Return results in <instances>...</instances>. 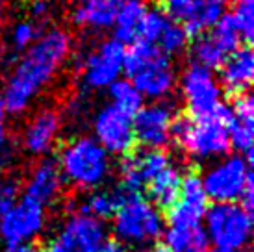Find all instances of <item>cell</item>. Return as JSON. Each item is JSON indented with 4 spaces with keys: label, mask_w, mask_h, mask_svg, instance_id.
<instances>
[{
    "label": "cell",
    "mask_w": 254,
    "mask_h": 252,
    "mask_svg": "<svg viewBox=\"0 0 254 252\" xmlns=\"http://www.w3.org/2000/svg\"><path fill=\"white\" fill-rule=\"evenodd\" d=\"M72 54V37L65 28L52 26L39 34L34 45L22 52L4 82L0 102L7 113L22 115L49 87Z\"/></svg>",
    "instance_id": "cell-1"
},
{
    "label": "cell",
    "mask_w": 254,
    "mask_h": 252,
    "mask_svg": "<svg viewBox=\"0 0 254 252\" xmlns=\"http://www.w3.org/2000/svg\"><path fill=\"white\" fill-rule=\"evenodd\" d=\"M123 70L130 74V82L139 95L154 102L165 100L177 87V70L171 58L162 54L152 43H130V49L125 50Z\"/></svg>",
    "instance_id": "cell-2"
},
{
    "label": "cell",
    "mask_w": 254,
    "mask_h": 252,
    "mask_svg": "<svg viewBox=\"0 0 254 252\" xmlns=\"http://www.w3.org/2000/svg\"><path fill=\"white\" fill-rule=\"evenodd\" d=\"M64 182L78 191H95L106 184L112 173V160L91 135H78L67 141L58 158Z\"/></svg>",
    "instance_id": "cell-3"
},
{
    "label": "cell",
    "mask_w": 254,
    "mask_h": 252,
    "mask_svg": "<svg viewBox=\"0 0 254 252\" xmlns=\"http://www.w3.org/2000/svg\"><path fill=\"white\" fill-rule=\"evenodd\" d=\"M112 219L115 238L128 249L154 245L165 232L162 210L139 195L125 196Z\"/></svg>",
    "instance_id": "cell-4"
},
{
    "label": "cell",
    "mask_w": 254,
    "mask_h": 252,
    "mask_svg": "<svg viewBox=\"0 0 254 252\" xmlns=\"http://www.w3.org/2000/svg\"><path fill=\"white\" fill-rule=\"evenodd\" d=\"M206 196L215 204L240 202L251 211L253 208V175L249 158L226 154L213 161L200 176Z\"/></svg>",
    "instance_id": "cell-5"
},
{
    "label": "cell",
    "mask_w": 254,
    "mask_h": 252,
    "mask_svg": "<svg viewBox=\"0 0 254 252\" xmlns=\"http://www.w3.org/2000/svg\"><path fill=\"white\" fill-rule=\"evenodd\" d=\"M173 139L188 152L190 158L197 161L219 160L230 150L226 121L219 117L202 121L175 117L171 125V141Z\"/></svg>",
    "instance_id": "cell-6"
},
{
    "label": "cell",
    "mask_w": 254,
    "mask_h": 252,
    "mask_svg": "<svg viewBox=\"0 0 254 252\" xmlns=\"http://www.w3.org/2000/svg\"><path fill=\"white\" fill-rule=\"evenodd\" d=\"M184 106L190 113V119H225L228 117V106L223 102V87L212 70L190 65L178 80Z\"/></svg>",
    "instance_id": "cell-7"
},
{
    "label": "cell",
    "mask_w": 254,
    "mask_h": 252,
    "mask_svg": "<svg viewBox=\"0 0 254 252\" xmlns=\"http://www.w3.org/2000/svg\"><path fill=\"white\" fill-rule=\"evenodd\" d=\"M204 232L215 249L241 252L253 236V215L240 202L213 204L206 210Z\"/></svg>",
    "instance_id": "cell-8"
},
{
    "label": "cell",
    "mask_w": 254,
    "mask_h": 252,
    "mask_svg": "<svg viewBox=\"0 0 254 252\" xmlns=\"http://www.w3.org/2000/svg\"><path fill=\"white\" fill-rule=\"evenodd\" d=\"M125 45L115 37L100 41L97 47L80 52L74 67H78L82 87L87 91H104L117 82L125 63Z\"/></svg>",
    "instance_id": "cell-9"
},
{
    "label": "cell",
    "mask_w": 254,
    "mask_h": 252,
    "mask_svg": "<svg viewBox=\"0 0 254 252\" xmlns=\"http://www.w3.org/2000/svg\"><path fill=\"white\" fill-rule=\"evenodd\" d=\"M93 139L110 156H128L135 147L134 115L113 104L99 108L91 121Z\"/></svg>",
    "instance_id": "cell-10"
},
{
    "label": "cell",
    "mask_w": 254,
    "mask_h": 252,
    "mask_svg": "<svg viewBox=\"0 0 254 252\" xmlns=\"http://www.w3.org/2000/svg\"><path fill=\"white\" fill-rule=\"evenodd\" d=\"M47 226V210L30 196H22L11 206L0 223V238L7 247L32 243Z\"/></svg>",
    "instance_id": "cell-11"
},
{
    "label": "cell",
    "mask_w": 254,
    "mask_h": 252,
    "mask_svg": "<svg viewBox=\"0 0 254 252\" xmlns=\"http://www.w3.org/2000/svg\"><path fill=\"white\" fill-rule=\"evenodd\" d=\"M56 241L67 252H100L108 243V228L104 221L80 210L65 219Z\"/></svg>",
    "instance_id": "cell-12"
},
{
    "label": "cell",
    "mask_w": 254,
    "mask_h": 252,
    "mask_svg": "<svg viewBox=\"0 0 254 252\" xmlns=\"http://www.w3.org/2000/svg\"><path fill=\"white\" fill-rule=\"evenodd\" d=\"M64 117L56 108H39L30 115L21 132V147L34 158H47L62 137Z\"/></svg>",
    "instance_id": "cell-13"
},
{
    "label": "cell",
    "mask_w": 254,
    "mask_h": 252,
    "mask_svg": "<svg viewBox=\"0 0 254 252\" xmlns=\"http://www.w3.org/2000/svg\"><path fill=\"white\" fill-rule=\"evenodd\" d=\"M175 121V110L169 102L160 100L141 106L134 113L135 143L147 150H163L171 143V125Z\"/></svg>",
    "instance_id": "cell-14"
},
{
    "label": "cell",
    "mask_w": 254,
    "mask_h": 252,
    "mask_svg": "<svg viewBox=\"0 0 254 252\" xmlns=\"http://www.w3.org/2000/svg\"><path fill=\"white\" fill-rule=\"evenodd\" d=\"M208 210V196L200 176L188 173L182 178V188L177 202L169 208L171 226H200Z\"/></svg>",
    "instance_id": "cell-15"
},
{
    "label": "cell",
    "mask_w": 254,
    "mask_h": 252,
    "mask_svg": "<svg viewBox=\"0 0 254 252\" xmlns=\"http://www.w3.org/2000/svg\"><path fill=\"white\" fill-rule=\"evenodd\" d=\"M171 158L163 150H141L130 154L121 165V176H123V186L127 193L137 195V191L147 188L148 182L154 178L160 171L169 167Z\"/></svg>",
    "instance_id": "cell-16"
},
{
    "label": "cell",
    "mask_w": 254,
    "mask_h": 252,
    "mask_svg": "<svg viewBox=\"0 0 254 252\" xmlns=\"http://www.w3.org/2000/svg\"><path fill=\"white\" fill-rule=\"evenodd\" d=\"M226 130L230 147L249 158L254 145V100L249 93L238 95L234 104L228 108Z\"/></svg>",
    "instance_id": "cell-17"
},
{
    "label": "cell",
    "mask_w": 254,
    "mask_h": 252,
    "mask_svg": "<svg viewBox=\"0 0 254 252\" xmlns=\"http://www.w3.org/2000/svg\"><path fill=\"white\" fill-rule=\"evenodd\" d=\"M127 0H74L71 22L87 32H106L113 28L115 17Z\"/></svg>",
    "instance_id": "cell-18"
},
{
    "label": "cell",
    "mask_w": 254,
    "mask_h": 252,
    "mask_svg": "<svg viewBox=\"0 0 254 252\" xmlns=\"http://www.w3.org/2000/svg\"><path fill=\"white\" fill-rule=\"evenodd\" d=\"M64 184L65 182L56 161L50 158H43L28 173L24 189H26V196L34 198L41 206H49L62 196Z\"/></svg>",
    "instance_id": "cell-19"
},
{
    "label": "cell",
    "mask_w": 254,
    "mask_h": 252,
    "mask_svg": "<svg viewBox=\"0 0 254 252\" xmlns=\"http://www.w3.org/2000/svg\"><path fill=\"white\" fill-rule=\"evenodd\" d=\"M254 78V54L249 47H240L228 54L223 65L219 67V84L232 95L249 93Z\"/></svg>",
    "instance_id": "cell-20"
},
{
    "label": "cell",
    "mask_w": 254,
    "mask_h": 252,
    "mask_svg": "<svg viewBox=\"0 0 254 252\" xmlns=\"http://www.w3.org/2000/svg\"><path fill=\"white\" fill-rule=\"evenodd\" d=\"M182 171L171 163L169 167H165L160 171L158 175L148 182V196L150 202L154 204L156 208H167L169 210L173 204L177 202L178 195H180V188H182Z\"/></svg>",
    "instance_id": "cell-21"
},
{
    "label": "cell",
    "mask_w": 254,
    "mask_h": 252,
    "mask_svg": "<svg viewBox=\"0 0 254 252\" xmlns=\"http://www.w3.org/2000/svg\"><path fill=\"white\" fill-rule=\"evenodd\" d=\"M163 236L169 252H208L212 245L202 226H171Z\"/></svg>",
    "instance_id": "cell-22"
},
{
    "label": "cell",
    "mask_w": 254,
    "mask_h": 252,
    "mask_svg": "<svg viewBox=\"0 0 254 252\" xmlns=\"http://www.w3.org/2000/svg\"><path fill=\"white\" fill-rule=\"evenodd\" d=\"M225 13L223 4L217 2H210V0H197L195 6L191 7L188 15L184 17V30L188 32V35H204L217 24V21Z\"/></svg>",
    "instance_id": "cell-23"
},
{
    "label": "cell",
    "mask_w": 254,
    "mask_h": 252,
    "mask_svg": "<svg viewBox=\"0 0 254 252\" xmlns=\"http://www.w3.org/2000/svg\"><path fill=\"white\" fill-rule=\"evenodd\" d=\"M147 2L145 0H127L119 13L115 17L113 22V30H115V39L125 43L137 41V30L141 24V19L145 11H147Z\"/></svg>",
    "instance_id": "cell-24"
},
{
    "label": "cell",
    "mask_w": 254,
    "mask_h": 252,
    "mask_svg": "<svg viewBox=\"0 0 254 252\" xmlns=\"http://www.w3.org/2000/svg\"><path fill=\"white\" fill-rule=\"evenodd\" d=\"M226 56L228 54L215 41V37L210 32L195 37V41L191 43L190 47L191 65H198V67H204L208 70L219 69L223 65V62L226 60Z\"/></svg>",
    "instance_id": "cell-25"
},
{
    "label": "cell",
    "mask_w": 254,
    "mask_h": 252,
    "mask_svg": "<svg viewBox=\"0 0 254 252\" xmlns=\"http://www.w3.org/2000/svg\"><path fill=\"white\" fill-rule=\"evenodd\" d=\"M127 195H132V193H127L123 188L95 189L91 195L85 198L84 211L93 215V217L100 219V221H106V219L113 217V213L117 211V208L121 206L123 198Z\"/></svg>",
    "instance_id": "cell-26"
},
{
    "label": "cell",
    "mask_w": 254,
    "mask_h": 252,
    "mask_svg": "<svg viewBox=\"0 0 254 252\" xmlns=\"http://www.w3.org/2000/svg\"><path fill=\"white\" fill-rule=\"evenodd\" d=\"M108 93H110V98L115 108H119L123 112L134 115L135 112H139L143 106V97L139 95V91L134 87V84L130 80H123L119 78L117 82H113L110 87H108Z\"/></svg>",
    "instance_id": "cell-27"
},
{
    "label": "cell",
    "mask_w": 254,
    "mask_h": 252,
    "mask_svg": "<svg viewBox=\"0 0 254 252\" xmlns=\"http://www.w3.org/2000/svg\"><path fill=\"white\" fill-rule=\"evenodd\" d=\"M188 41H190V35L184 30L182 24L169 19V22L165 24V28L156 41V47L162 54H165L167 58H173L182 54L184 50L188 49Z\"/></svg>",
    "instance_id": "cell-28"
},
{
    "label": "cell",
    "mask_w": 254,
    "mask_h": 252,
    "mask_svg": "<svg viewBox=\"0 0 254 252\" xmlns=\"http://www.w3.org/2000/svg\"><path fill=\"white\" fill-rule=\"evenodd\" d=\"M210 34L215 37V41L223 47L226 54H232L236 49H240L243 39H241L240 35V30L238 26L234 24L232 21V15L230 13H223V17L217 21V24L212 28Z\"/></svg>",
    "instance_id": "cell-29"
},
{
    "label": "cell",
    "mask_w": 254,
    "mask_h": 252,
    "mask_svg": "<svg viewBox=\"0 0 254 252\" xmlns=\"http://www.w3.org/2000/svg\"><path fill=\"white\" fill-rule=\"evenodd\" d=\"M169 22V17L163 13L158 7H147V11L143 15L139 30H137V41L152 43L156 45L160 34L163 32L165 24Z\"/></svg>",
    "instance_id": "cell-30"
},
{
    "label": "cell",
    "mask_w": 254,
    "mask_h": 252,
    "mask_svg": "<svg viewBox=\"0 0 254 252\" xmlns=\"http://www.w3.org/2000/svg\"><path fill=\"white\" fill-rule=\"evenodd\" d=\"M37 37H39V26L36 22H32L30 19H21V21L11 24L9 34H7V41L13 50L24 52L34 45Z\"/></svg>",
    "instance_id": "cell-31"
},
{
    "label": "cell",
    "mask_w": 254,
    "mask_h": 252,
    "mask_svg": "<svg viewBox=\"0 0 254 252\" xmlns=\"http://www.w3.org/2000/svg\"><path fill=\"white\" fill-rule=\"evenodd\" d=\"M230 15L234 24L240 30L241 39L249 43L254 34V0H236Z\"/></svg>",
    "instance_id": "cell-32"
},
{
    "label": "cell",
    "mask_w": 254,
    "mask_h": 252,
    "mask_svg": "<svg viewBox=\"0 0 254 252\" xmlns=\"http://www.w3.org/2000/svg\"><path fill=\"white\" fill-rule=\"evenodd\" d=\"M17 200H19V184L15 180H4L0 184V223Z\"/></svg>",
    "instance_id": "cell-33"
},
{
    "label": "cell",
    "mask_w": 254,
    "mask_h": 252,
    "mask_svg": "<svg viewBox=\"0 0 254 252\" xmlns=\"http://www.w3.org/2000/svg\"><path fill=\"white\" fill-rule=\"evenodd\" d=\"M197 0H162L163 13L173 19H184Z\"/></svg>",
    "instance_id": "cell-34"
},
{
    "label": "cell",
    "mask_w": 254,
    "mask_h": 252,
    "mask_svg": "<svg viewBox=\"0 0 254 252\" xmlns=\"http://www.w3.org/2000/svg\"><path fill=\"white\" fill-rule=\"evenodd\" d=\"M28 13H30V21L36 22L37 26H39L41 22H45L50 17V13H52V4H50V0H32Z\"/></svg>",
    "instance_id": "cell-35"
},
{
    "label": "cell",
    "mask_w": 254,
    "mask_h": 252,
    "mask_svg": "<svg viewBox=\"0 0 254 252\" xmlns=\"http://www.w3.org/2000/svg\"><path fill=\"white\" fill-rule=\"evenodd\" d=\"M9 145V126H7V112L0 102V154L6 152Z\"/></svg>",
    "instance_id": "cell-36"
},
{
    "label": "cell",
    "mask_w": 254,
    "mask_h": 252,
    "mask_svg": "<svg viewBox=\"0 0 254 252\" xmlns=\"http://www.w3.org/2000/svg\"><path fill=\"white\" fill-rule=\"evenodd\" d=\"M100 252H132V249H128L127 245H123L119 241H108Z\"/></svg>",
    "instance_id": "cell-37"
},
{
    "label": "cell",
    "mask_w": 254,
    "mask_h": 252,
    "mask_svg": "<svg viewBox=\"0 0 254 252\" xmlns=\"http://www.w3.org/2000/svg\"><path fill=\"white\" fill-rule=\"evenodd\" d=\"M11 163V154L9 152H2L0 154V184L4 182V171H6V167Z\"/></svg>",
    "instance_id": "cell-38"
},
{
    "label": "cell",
    "mask_w": 254,
    "mask_h": 252,
    "mask_svg": "<svg viewBox=\"0 0 254 252\" xmlns=\"http://www.w3.org/2000/svg\"><path fill=\"white\" fill-rule=\"evenodd\" d=\"M6 252H37V249L32 243H22V245H11L7 247Z\"/></svg>",
    "instance_id": "cell-39"
},
{
    "label": "cell",
    "mask_w": 254,
    "mask_h": 252,
    "mask_svg": "<svg viewBox=\"0 0 254 252\" xmlns=\"http://www.w3.org/2000/svg\"><path fill=\"white\" fill-rule=\"evenodd\" d=\"M45 252H67V251H65L64 247L60 245L58 241H50L49 245L45 247Z\"/></svg>",
    "instance_id": "cell-40"
},
{
    "label": "cell",
    "mask_w": 254,
    "mask_h": 252,
    "mask_svg": "<svg viewBox=\"0 0 254 252\" xmlns=\"http://www.w3.org/2000/svg\"><path fill=\"white\" fill-rule=\"evenodd\" d=\"M145 252H169L163 245H150L145 249Z\"/></svg>",
    "instance_id": "cell-41"
},
{
    "label": "cell",
    "mask_w": 254,
    "mask_h": 252,
    "mask_svg": "<svg viewBox=\"0 0 254 252\" xmlns=\"http://www.w3.org/2000/svg\"><path fill=\"white\" fill-rule=\"evenodd\" d=\"M4 69V54H2V52H0V70Z\"/></svg>",
    "instance_id": "cell-42"
},
{
    "label": "cell",
    "mask_w": 254,
    "mask_h": 252,
    "mask_svg": "<svg viewBox=\"0 0 254 252\" xmlns=\"http://www.w3.org/2000/svg\"><path fill=\"white\" fill-rule=\"evenodd\" d=\"M208 252H228V251H221V249H212V251H208Z\"/></svg>",
    "instance_id": "cell-43"
},
{
    "label": "cell",
    "mask_w": 254,
    "mask_h": 252,
    "mask_svg": "<svg viewBox=\"0 0 254 252\" xmlns=\"http://www.w3.org/2000/svg\"><path fill=\"white\" fill-rule=\"evenodd\" d=\"M210 2H217V4H225L226 0H210Z\"/></svg>",
    "instance_id": "cell-44"
},
{
    "label": "cell",
    "mask_w": 254,
    "mask_h": 252,
    "mask_svg": "<svg viewBox=\"0 0 254 252\" xmlns=\"http://www.w3.org/2000/svg\"><path fill=\"white\" fill-rule=\"evenodd\" d=\"M0 2H4V0H0Z\"/></svg>",
    "instance_id": "cell-45"
}]
</instances>
